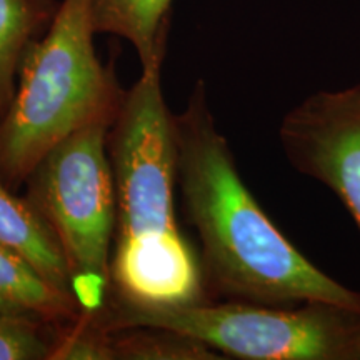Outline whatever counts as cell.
<instances>
[{
	"instance_id": "4",
	"label": "cell",
	"mask_w": 360,
	"mask_h": 360,
	"mask_svg": "<svg viewBox=\"0 0 360 360\" xmlns=\"http://www.w3.org/2000/svg\"><path fill=\"white\" fill-rule=\"evenodd\" d=\"M115 115L101 117L62 141L25 180V197L64 254L72 294L82 314L94 317L110 299L117 204L109 132Z\"/></svg>"
},
{
	"instance_id": "11",
	"label": "cell",
	"mask_w": 360,
	"mask_h": 360,
	"mask_svg": "<svg viewBox=\"0 0 360 360\" xmlns=\"http://www.w3.org/2000/svg\"><path fill=\"white\" fill-rule=\"evenodd\" d=\"M115 360H217L224 359L204 342L159 327L115 330L112 337Z\"/></svg>"
},
{
	"instance_id": "6",
	"label": "cell",
	"mask_w": 360,
	"mask_h": 360,
	"mask_svg": "<svg viewBox=\"0 0 360 360\" xmlns=\"http://www.w3.org/2000/svg\"><path fill=\"white\" fill-rule=\"evenodd\" d=\"M278 137L292 167L326 184L360 232V85L305 98L283 117Z\"/></svg>"
},
{
	"instance_id": "7",
	"label": "cell",
	"mask_w": 360,
	"mask_h": 360,
	"mask_svg": "<svg viewBox=\"0 0 360 360\" xmlns=\"http://www.w3.org/2000/svg\"><path fill=\"white\" fill-rule=\"evenodd\" d=\"M0 310L24 314L60 328L82 310L70 290L45 278L17 252L0 245Z\"/></svg>"
},
{
	"instance_id": "5",
	"label": "cell",
	"mask_w": 360,
	"mask_h": 360,
	"mask_svg": "<svg viewBox=\"0 0 360 360\" xmlns=\"http://www.w3.org/2000/svg\"><path fill=\"white\" fill-rule=\"evenodd\" d=\"M107 330L159 327L204 342L222 357L245 360H360V309L323 302L277 307L209 300L164 309L107 305Z\"/></svg>"
},
{
	"instance_id": "1",
	"label": "cell",
	"mask_w": 360,
	"mask_h": 360,
	"mask_svg": "<svg viewBox=\"0 0 360 360\" xmlns=\"http://www.w3.org/2000/svg\"><path fill=\"white\" fill-rule=\"evenodd\" d=\"M177 186L199 233L207 285L238 302L289 307L323 300L360 309V292L315 267L242 180L199 82L174 115Z\"/></svg>"
},
{
	"instance_id": "3",
	"label": "cell",
	"mask_w": 360,
	"mask_h": 360,
	"mask_svg": "<svg viewBox=\"0 0 360 360\" xmlns=\"http://www.w3.org/2000/svg\"><path fill=\"white\" fill-rule=\"evenodd\" d=\"M92 0H62L22 57L15 94L0 120V175L25 182L53 147L119 110L125 90L98 60Z\"/></svg>"
},
{
	"instance_id": "2",
	"label": "cell",
	"mask_w": 360,
	"mask_h": 360,
	"mask_svg": "<svg viewBox=\"0 0 360 360\" xmlns=\"http://www.w3.org/2000/svg\"><path fill=\"white\" fill-rule=\"evenodd\" d=\"M109 157L117 204L109 304L164 309L205 302L202 260L175 217L177 142L160 69L142 70L124 94Z\"/></svg>"
},
{
	"instance_id": "10",
	"label": "cell",
	"mask_w": 360,
	"mask_h": 360,
	"mask_svg": "<svg viewBox=\"0 0 360 360\" xmlns=\"http://www.w3.org/2000/svg\"><path fill=\"white\" fill-rule=\"evenodd\" d=\"M57 7L52 0H0V120L15 94L22 57Z\"/></svg>"
},
{
	"instance_id": "9",
	"label": "cell",
	"mask_w": 360,
	"mask_h": 360,
	"mask_svg": "<svg viewBox=\"0 0 360 360\" xmlns=\"http://www.w3.org/2000/svg\"><path fill=\"white\" fill-rule=\"evenodd\" d=\"M174 0H92L97 34H110L132 44L142 70L162 67Z\"/></svg>"
},
{
	"instance_id": "12",
	"label": "cell",
	"mask_w": 360,
	"mask_h": 360,
	"mask_svg": "<svg viewBox=\"0 0 360 360\" xmlns=\"http://www.w3.org/2000/svg\"><path fill=\"white\" fill-rule=\"evenodd\" d=\"M56 335L40 319L0 310V360H51Z\"/></svg>"
},
{
	"instance_id": "8",
	"label": "cell",
	"mask_w": 360,
	"mask_h": 360,
	"mask_svg": "<svg viewBox=\"0 0 360 360\" xmlns=\"http://www.w3.org/2000/svg\"><path fill=\"white\" fill-rule=\"evenodd\" d=\"M0 245L17 252L56 285L70 290L69 269L57 238L27 197H17L8 191L2 175H0Z\"/></svg>"
}]
</instances>
